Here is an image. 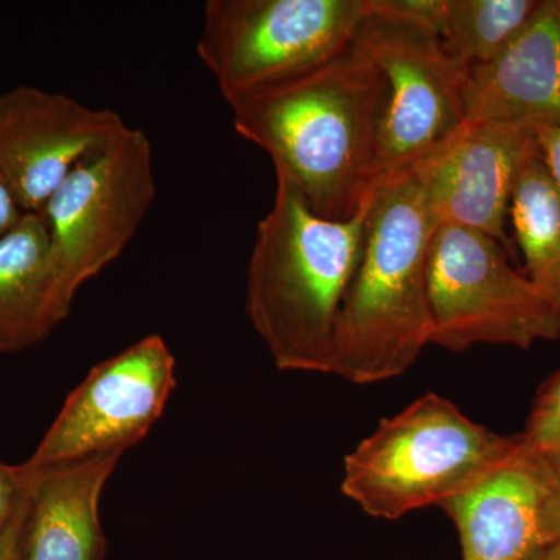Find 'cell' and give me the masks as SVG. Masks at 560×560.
<instances>
[{"label": "cell", "mask_w": 560, "mask_h": 560, "mask_svg": "<svg viewBox=\"0 0 560 560\" xmlns=\"http://www.w3.org/2000/svg\"><path fill=\"white\" fill-rule=\"evenodd\" d=\"M560 125V0L539 9L489 65L470 70L466 121Z\"/></svg>", "instance_id": "12"}, {"label": "cell", "mask_w": 560, "mask_h": 560, "mask_svg": "<svg viewBox=\"0 0 560 560\" xmlns=\"http://www.w3.org/2000/svg\"><path fill=\"white\" fill-rule=\"evenodd\" d=\"M24 215L25 212L14 198L13 191L10 190L5 180L0 176V237L7 234L11 228L16 226Z\"/></svg>", "instance_id": "23"}, {"label": "cell", "mask_w": 560, "mask_h": 560, "mask_svg": "<svg viewBox=\"0 0 560 560\" xmlns=\"http://www.w3.org/2000/svg\"><path fill=\"white\" fill-rule=\"evenodd\" d=\"M27 497L28 490L9 525L0 533V560H21L22 526H24L25 510H27Z\"/></svg>", "instance_id": "22"}, {"label": "cell", "mask_w": 560, "mask_h": 560, "mask_svg": "<svg viewBox=\"0 0 560 560\" xmlns=\"http://www.w3.org/2000/svg\"><path fill=\"white\" fill-rule=\"evenodd\" d=\"M540 456L522 441L477 488L442 503L458 530L463 560H525L540 545Z\"/></svg>", "instance_id": "14"}, {"label": "cell", "mask_w": 560, "mask_h": 560, "mask_svg": "<svg viewBox=\"0 0 560 560\" xmlns=\"http://www.w3.org/2000/svg\"><path fill=\"white\" fill-rule=\"evenodd\" d=\"M540 0H442L440 36L467 69L489 65L521 35Z\"/></svg>", "instance_id": "17"}, {"label": "cell", "mask_w": 560, "mask_h": 560, "mask_svg": "<svg viewBox=\"0 0 560 560\" xmlns=\"http://www.w3.org/2000/svg\"><path fill=\"white\" fill-rule=\"evenodd\" d=\"M156 197L153 147L130 125L81 161L40 210L70 296L119 259Z\"/></svg>", "instance_id": "8"}, {"label": "cell", "mask_w": 560, "mask_h": 560, "mask_svg": "<svg viewBox=\"0 0 560 560\" xmlns=\"http://www.w3.org/2000/svg\"><path fill=\"white\" fill-rule=\"evenodd\" d=\"M127 124L61 92L16 86L0 94V176L25 213L40 212L81 161Z\"/></svg>", "instance_id": "10"}, {"label": "cell", "mask_w": 560, "mask_h": 560, "mask_svg": "<svg viewBox=\"0 0 560 560\" xmlns=\"http://www.w3.org/2000/svg\"><path fill=\"white\" fill-rule=\"evenodd\" d=\"M125 452L33 469L21 560H103V489Z\"/></svg>", "instance_id": "13"}, {"label": "cell", "mask_w": 560, "mask_h": 560, "mask_svg": "<svg viewBox=\"0 0 560 560\" xmlns=\"http://www.w3.org/2000/svg\"><path fill=\"white\" fill-rule=\"evenodd\" d=\"M523 444L536 453H548L560 445V370L541 385L528 422L521 433Z\"/></svg>", "instance_id": "18"}, {"label": "cell", "mask_w": 560, "mask_h": 560, "mask_svg": "<svg viewBox=\"0 0 560 560\" xmlns=\"http://www.w3.org/2000/svg\"><path fill=\"white\" fill-rule=\"evenodd\" d=\"M33 469L27 463L21 466L0 463V533L9 525L14 512L27 495Z\"/></svg>", "instance_id": "20"}, {"label": "cell", "mask_w": 560, "mask_h": 560, "mask_svg": "<svg viewBox=\"0 0 560 560\" xmlns=\"http://www.w3.org/2000/svg\"><path fill=\"white\" fill-rule=\"evenodd\" d=\"M521 442V434L503 436L425 394L346 456L341 490L364 514L399 521L477 488Z\"/></svg>", "instance_id": "4"}, {"label": "cell", "mask_w": 560, "mask_h": 560, "mask_svg": "<svg viewBox=\"0 0 560 560\" xmlns=\"http://www.w3.org/2000/svg\"><path fill=\"white\" fill-rule=\"evenodd\" d=\"M525 560H560V540L539 545Z\"/></svg>", "instance_id": "24"}, {"label": "cell", "mask_w": 560, "mask_h": 560, "mask_svg": "<svg viewBox=\"0 0 560 560\" xmlns=\"http://www.w3.org/2000/svg\"><path fill=\"white\" fill-rule=\"evenodd\" d=\"M533 128L501 121H466L458 132L412 165L438 223L485 232L511 253L506 223Z\"/></svg>", "instance_id": "11"}, {"label": "cell", "mask_w": 560, "mask_h": 560, "mask_svg": "<svg viewBox=\"0 0 560 560\" xmlns=\"http://www.w3.org/2000/svg\"><path fill=\"white\" fill-rule=\"evenodd\" d=\"M431 345L464 352L477 345L529 349L560 338V311L525 275L510 250L485 232L442 223L427 260Z\"/></svg>", "instance_id": "5"}, {"label": "cell", "mask_w": 560, "mask_h": 560, "mask_svg": "<svg viewBox=\"0 0 560 560\" xmlns=\"http://www.w3.org/2000/svg\"><path fill=\"white\" fill-rule=\"evenodd\" d=\"M276 179L246 270V315L279 371L330 374L338 313L366 241L374 190L355 215L326 220L289 180Z\"/></svg>", "instance_id": "2"}, {"label": "cell", "mask_w": 560, "mask_h": 560, "mask_svg": "<svg viewBox=\"0 0 560 560\" xmlns=\"http://www.w3.org/2000/svg\"><path fill=\"white\" fill-rule=\"evenodd\" d=\"M368 5L352 43L386 81L377 147L383 178L418 164L463 128L470 69L448 54L430 25L390 9L386 0Z\"/></svg>", "instance_id": "6"}, {"label": "cell", "mask_w": 560, "mask_h": 560, "mask_svg": "<svg viewBox=\"0 0 560 560\" xmlns=\"http://www.w3.org/2000/svg\"><path fill=\"white\" fill-rule=\"evenodd\" d=\"M73 301L43 213H25L0 237V355L46 340L68 318Z\"/></svg>", "instance_id": "15"}, {"label": "cell", "mask_w": 560, "mask_h": 560, "mask_svg": "<svg viewBox=\"0 0 560 560\" xmlns=\"http://www.w3.org/2000/svg\"><path fill=\"white\" fill-rule=\"evenodd\" d=\"M526 278L560 311V190L537 153L523 158L510 205Z\"/></svg>", "instance_id": "16"}, {"label": "cell", "mask_w": 560, "mask_h": 560, "mask_svg": "<svg viewBox=\"0 0 560 560\" xmlns=\"http://www.w3.org/2000/svg\"><path fill=\"white\" fill-rule=\"evenodd\" d=\"M530 128L537 153L560 190V125H537Z\"/></svg>", "instance_id": "21"}, {"label": "cell", "mask_w": 560, "mask_h": 560, "mask_svg": "<svg viewBox=\"0 0 560 560\" xmlns=\"http://www.w3.org/2000/svg\"><path fill=\"white\" fill-rule=\"evenodd\" d=\"M386 81L355 44L326 65L228 101L243 139L270 156L313 213L355 215L377 186Z\"/></svg>", "instance_id": "1"}, {"label": "cell", "mask_w": 560, "mask_h": 560, "mask_svg": "<svg viewBox=\"0 0 560 560\" xmlns=\"http://www.w3.org/2000/svg\"><path fill=\"white\" fill-rule=\"evenodd\" d=\"M438 226L415 168L378 179L366 241L338 313L330 374L355 385L390 381L431 345L427 260Z\"/></svg>", "instance_id": "3"}, {"label": "cell", "mask_w": 560, "mask_h": 560, "mask_svg": "<svg viewBox=\"0 0 560 560\" xmlns=\"http://www.w3.org/2000/svg\"><path fill=\"white\" fill-rule=\"evenodd\" d=\"M175 374V357L161 335L102 361L70 393L28 466L43 469L135 447L161 419Z\"/></svg>", "instance_id": "9"}, {"label": "cell", "mask_w": 560, "mask_h": 560, "mask_svg": "<svg viewBox=\"0 0 560 560\" xmlns=\"http://www.w3.org/2000/svg\"><path fill=\"white\" fill-rule=\"evenodd\" d=\"M540 456L539 541L560 540V445Z\"/></svg>", "instance_id": "19"}, {"label": "cell", "mask_w": 560, "mask_h": 560, "mask_svg": "<svg viewBox=\"0 0 560 560\" xmlns=\"http://www.w3.org/2000/svg\"><path fill=\"white\" fill-rule=\"evenodd\" d=\"M368 0H209L197 51L224 101L304 75L348 49Z\"/></svg>", "instance_id": "7"}]
</instances>
